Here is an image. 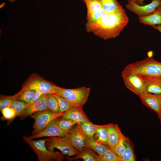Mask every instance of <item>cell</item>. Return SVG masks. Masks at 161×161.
<instances>
[{"label":"cell","mask_w":161,"mask_h":161,"mask_svg":"<svg viewBox=\"0 0 161 161\" xmlns=\"http://www.w3.org/2000/svg\"><path fill=\"white\" fill-rule=\"evenodd\" d=\"M76 121L71 119H66L59 118L58 124L59 127L62 130L68 132L73 127L77 124Z\"/></svg>","instance_id":"cell-26"},{"label":"cell","mask_w":161,"mask_h":161,"mask_svg":"<svg viewBox=\"0 0 161 161\" xmlns=\"http://www.w3.org/2000/svg\"><path fill=\"white\" fill-rule=\"evenodd\" d=\"M65 137L75 148L80 152L85 147V135L78 123L68 132Z\"/></svg>","instance_id":"cell-10"},{"label":"cell","mask_w":161,"mask_h":161,"mask_svg":"<svg viewBox=\"0 0 161 161\" xmlns=\"http://www.w3.org/2000/svg\"><path fill=\"white\" fill-rule=\"evenodd\" d=\"M132 0L135 3H136L137 1V0Z\"/></svg>","instance_id":"cell-41"},{"label":"cell","mask_w":161,"mask_h":161,"mask_svg":"<svg viewBox=\"0 0 161 161\" xmlns=\"http://www.w3.org/2000/svg\"><path fill=\"white\" fill-rule=\"evenodd\" d=\"M57 99L61 113L67 111L72 106L69 102L66 99L54 94Z\"/></svg>","instance_id":"cell-32"},{"label":"cell","mask_w":161,"mask_h":161,"mask_svg":"<svg viewBox=\"0 0 161 161\" xmlns=\"http://www.w3.org/2000/svg\"><path fill=\"white\" fill-rule=\"evenodd\" d=\"M131 73L141 76L161 78V63L149 56L144 60L127 65L122 72L121 76Z\"/></svg>","instance_id":"cell-2"},{"label":"cell","mask_w":161,"mask_h":161,"mask_svg":"<svg viewBox=\"0 0 161 161\" xmlns=\"http://www.w3.org/2000/svg\"><path fill=\"white\" fill-rule=\"evenodd\" d=\"M109 137L108 146L114 151L122 134L118 125L110 123L109 128Z\"/></svg>","instance_id":"cell-15"},{"label":"cell","mask_w":161,"mask_h":161,"mask_svg":"<svg viewBox=\"0 0 161 161\" xmlns=\"http://www.w3.org/2000/svg\"><path fill=\"white\" fill-rule=\"evenodd\" d=\"M144 0H137L136 3L137 4L140 5H143V1Z\"/></svg>","instance_id":"cell-36"},{"label":"cell","mask_w":161,"mask_h":161,"mask_svg":"<svg viewBox=\"0 0 161 161\" xmlns=\"http://www.w3.org/2000/svg\"><path fill=\"white\" fill-rule=\"evenodd\" d=\"M142 103L160 115L161 113V94L147 93L139 97Z\"/></svg>","instance_id":"cell-13"},{"label":"cell","mask_w":161,"mask_h":161,"mask_svg":"<svg viewBox=\"0 0 161 161\" xmlns=\"http://www.w3.org/2000/svg\"><path fill=\"white\" fill-rule=\"evenodd\" d=\"M90 92V88L84 86L73 89L58 86V92L55 94L66 99L71 106L82 107L88 100Z\"/></svg>","instance_id":"cell-5"},{"label":"cell","mask_w":161,"mask_h":161,"mask_svg":"<svg viewBox=\"0 0 161 161\" xmlns=\"http://www.w3.org/2000/svg\"><path fill=\"white\" fill-rule=\"evenodd\" d=\"M1 112L2 115L1 120H11L17 117L15 111L10 107L5 108Z\"/></svg>","instance_id":"cell-33"},{"label":"cell","mask_w":161,"mask_h":161,"mask_svg":"<svg viewBox=\"0 0 161 161\" xmlns=\"http://www.w3.org/2000/svg\"><path fill=\"white\" fill-rule=\"evenodd\" d=\"M47 148L53 151L55 148L61 151L64 155L69 156H76L80 153L75 148L65 137L59 136L49 137L46 138L45 143Z\"/></svg>","instance_id":"cell-7"},{"label":"cell","mask_w":161,"mask_h":161,"mask_svg":"<svg viewBox=\"0 0 161 161\" xmlns=\"http://www.w3.org/2000/svg\"><path fill=\"white\" fill-rule=\"evenodd\" d=\"M86 4L87 14L98 10L102 8V5L98 0H83Z\"/></svg>","instance_id":"cell-27"},{"label":"cell","mask_w":161,"mask_h":161,"mask_svg":"<svg viewBox=\"0 0 161 161\" xmlns=\"http://www.w3.org/2000/svg\"><path fill=\"white\" fill-rule=\"evenodd\" d=\"M9 2H13L14 1H15L16 0H8Z\"/></svg>","instance_id":"cell-39"},{"label":"cell","mask_w":161,"mask_h":161,"mask_svg":"<svg viewBox=\"0 0 161 161\" xmlns=\"http://www.w3.org/2000/svg\"><path fill=\"white\" fill-rule=\"evenodd\" d=\"M23 139L32 148L36 154L39 161H62L64 156L62 153L52 151L46 147V138L34 140L29 137L24 135Z\"/></svg>","instance_id":"cell-3"},{"label":"cell","mask_w":161,"mask_h":161,"mask_svg":"<svg viewBox=\"0 0 161 161\" xmlns=\"http://www.w3.org/2000/svg\"><path fill=\"white\" fill-rule=\"evenodd\" d=\"M34 90H20L18 92L19 95L17 100L24 101L28 103L32 99L35 93Z\"/></svg>","instance_id":"cell-28"},{"label":"cell","mask_w":161,"mask_h":161,"mask_svg":"<svg viewBox=\"0 0 161 161\" xmlns=\"http://www.w3.org/2000/svg\"><path fill=\"white\" fill-rule=\"evenodd\" d=\"M140 23L153 27L156 25H161V7L158 6L152 14L146 16L139 17Z\"/></svg>","instance_id":"cell-17"},{"label":"cell","mask_w":161,"mask_h":161,"mask_svg":"<svg viewBox=\"0 0 161 161\" xmlns=\"http://www.w3.org/2000/svg\"><path fill=\"white\" fill-rule=\"evenodd\" d=\"M127 138L122 134L120 139L114 150L117 155L121 159L125 151L124 142Z\"/></svg>","instance_id":"cell-31"},{"label":"cell","mask_w":161,"mask_h":161,"mask_svg":"<svg viewBox=\"0 0 161 161\" xmlns=\"http://www.w3.org/2000/svg\"><path fill=\"white\" fill-rule=\"evenodd\" d=\"M78 159H83L84 161H100V157L95 151L91 148L85 147L80 154L73 158H68L70 160H76Z\"/></svg>","instance_id":"cell-19"},{"label":"cell","mask_w":161,"mask_h":161,"mask_svg":"<svg viewBox=\"0 0 161 161\" xmlns=\"http://www.w3.org/2000/svg\"><path fill=\"white\" fill-rule=\"evenodd\" d=\"M64 114L55 113L48 109L37 112L30 116L34 120L32 135L36 134L42 131L51 122L61 117Z\"/></svg>","instance_id":"cell-6"},{"label":"cell","mask_w":161,"mask_h":161,"mask_svg":"<svg viewBox=\"0 0 161 161\" xmlns=\"http://www.w3.org/2000/svg\"><path fill=\"white\" fill-rule=\"evenodd\" d=\"M59 118H56L51 122L42 131L39 133L31 135L29 137L32 140L44 137L59 136L65 137L68 132L61 129L58 124Z\"/></svg>","instance_id":"cell-11"},{"label":"cell","mask_w":161,"mask_h":161,"mask_svg":"<svg viewBox=\"0 0 161 161\" xmlns=\"http://www.w3.org/2000/svg\"><path fill=\"white\" fill-rule=\"evenodd\" d=\"M160 6L161 7V5H160Z\"/></svg>","instance_id":"cell-42"},{"label":"cell","mask_w":161,"mask_h":161,"mask_svg":"<svg viewBox=\"0 0 161 161\" xmlns=\"http://www.w3.org/2000/svg\"><path fill=\"white\" fill-rule=\"evenodd\" d=\"M159 118H160V120L161 123V113L160 115L159 116ZM160 160L161 161V159Z\"/></svg>","instance_id":"cell-40"},{"label":"cell","mask_w":161,"mask_h":161,"mask_svg":"<svg viewBox=\"0 0 161 161\" xmlns=\"http://www.w3.org/2000/svg\"><path fill=\"white\" fill-rule=\"evenodd\" d=\"M100 161H122L116 154L115 151L110 148L100 158Z\"/></svg>","instance_id":"cell-30"},{"label":"cell","mask_w":161,"mask_h":161,"mask_svg":"<svg viewBox=\"0 0 161 161\" xmlns=\"http://www.w3.org/2000/svg\"><path fill=\"white\" fill-rule=\"evenodd\" d=\"M122 77L126 87L139 97L148 93L145 82L139 75L131 73Z\"/></svg>","instance_id":"cell-8"},{"label":"cell","mask_w":161,"mask_h":161,"mask_svg":"<svg viewBox=\"0 0 161 161\" xmlns=\"http://www.w3.org/2000/svg\"><path fill=\"white\" fill-rule=\"evenodd\" d=\"M5 4V3H3L1 4L0 5V8H2L4 6Z\"/></svg>","instance_id":"cell-38"},{"label":"cell","mask_w":161,"mask_h":161,"mask_svg":"<svg viewBox=\"0 0 161 161\" xmlns=\"http://www.w3.org/2000/svg\"><path fill=\"white\" fill-rule=\"evenodd\" d=\"M58 86L53 83L47 81L36 73L31 74L24 83L22 90H38L44 94H56Z\"/></svg>","instance_id":"cell-4"},{"label":"cell","mask_w":161,"mask_h":161,"mask_svg":"<svg viewBox=\"0 0 161 161\" xmlns=\"http://www.w3.org/2000/svg\"><path fill=\"white\" fill-rule=\"evenodd\" d=\"M84 142L85 147H89L94 150L100 158L109 148L106 145L97 143L95 140L91 139L86 136Z\"/></svg>","instance_id":"cell-20"},{"label":"cell","mask_w":161,"mask_h":161,"mask_svg":"<svg viewBox=\"0 0 161 161\" xmlns=\"http://www.w3.org/2000/svg\"><path fill=\"white\" fill-rule=\"evenodd\" d=\"M125 149L123 155L122 161H134L135 160V157L133 148L131 142L127 138L124 142Z\"/></svg>","instance_id":"cell-24"},{"label":"cell","mask_w":161,"mask_h":161,"mask_svg":"<svg viewBox=\"0 0 161 161\" xmlns=\"http://www.w3.org/2000/svg\"><path fill=\"white\" fill-rule=\"evenodd\" d=\"M98 0L101 3L105 12L107 13L113 12L122 7L117 0Z\"/></svg>","instance_id":"cell-22"},{"label":"cell","mask_w":161,"mask_h":161,"mask_svg":"<svg viewBox=\"0 0 161 161\" xmlns=\"http://www.w3.org/2000/svg\"><path fill=\"white\" fill-rule=\"evenodd\" d=\"M49 109L48 106L47 94H43L39 100L27 108L18 116L24 120L29 116L39 112Z\"/></svg>","instance_id":"cell-12"},{"label":"cell","mask_w":161,"mask_h":161,"mask_svg":"<svg viewBox=\"0 0 161 161\" xmlns=\"http://www.w3.org/2000/svg\"><path fill=\"white\" fill-rule=\"evenodd\" d=\"M19 95V92L13 95H1L0 96V110L5 108L10 107L12 104L18 100Z\"/></svg>","instance_id":"cell-23"},{"label":"cell","mask_w":161,"mask_h":161,"mask_svg":"<svg viewBox=\"0 0 161 161\" xmlns=\"http://www.w3.org/2000/svg\"><path fill=\"white\" fill-rule=\"evenodd\" d=\"M43 94L39 91L35 90L34 95L32 99L28 104L29 105H32L37 102L39 100Z\"/></svg>","instance_id":"cell-35"},{"label":"cell","mask_w":161,"mask_h":161,"mask_svg":"<svg viewBox=\"0 0 161 161\" xmlns=\"http://www.w3.org/2000/svg\"><path fill=\"white\" fill-rule=\"evenodd\" d=\"M110 123L102 125H96L95 140L97 143L108 146L109 141V128Z\"/></svg>","instance_id":"cell-18"},{"label":"cell","mask_w":161,"mask_h":161,"mask_svg":"<svg viewBox=\"0 0 161 161\" xmlns=\"http://www.w3.org/2000/svg\"><path fill=\"white\" fill-rule=\"evenodd\" d=\"M128 21V18L122 7L112 13H105L95 22L86 23V28L88 32H92L107 40L119 35Z\"/></svg>","instance_id":"cell-1"},{"label":"cell","mask_w":161,"mask_h":161,"mask_svg":"<svg viewBox=\"0 0 161 161\" xmlns=\"http://www.w3.org/2000/svg\"><path fill=\"white\" fill-rule=\"evenodd\" d=\"M161 4V0H152L149 4L140 5L132 0H128L126 7L129 11L136 14L139 17L148 16L153 13Z\"/></svg>","instance_id":"cell-9"},{"label":"cell","mask_w":161,"mask_h":161,"mask_svg":"<svg viewBox=\"0 0 161 161\" xmlns=\"http://www.w3.org/2000/svg\"><path fill=\"white\" fill-rule=\"evenodd\" d=\"M48 109L52 112L56 114L61 113L58 102L54 94H47Z\"/></svg>","instance_id":"cell-25"},{"label":"cell","mask_w":161,"mask_h":161,"mask_svg":"<svg viewBox=\"0 0 161 161\" xmlns=\"http://www.w3.org/2000/svg\"><path fill=\"white\" fill-rule=\"evenodd\" d=\"M78 124L86 136L95 140L94 136L96 132V124L93 123L89 120Z\"/></svg>","instance_id":"cell-21"},{"label":"cell","mask_w":161,"mask_h":161,"mask_svg":"<svg viewBox=\"0 0 161 161\" xmlns=\"http://www.w3.org/2000/svg\"><path fill=\"white\" fill-rule=\"evenodd\" d=\"M30 105L24 101L17 100L12 104L10 108L15 111L18 116Z\"/></svg>","instance_id":"cell-29"},{"label":"cell","mask_w":161,"mask_h":161,"mask_svg":"<svg viewBox=\"0 0 161 161\" xmlns=\"http://www.w3.org/2000/svg\"><path fill=\"white\" fill-rule=\"evenodd\" d=\"M153 27L159 31L161 33V26L158 25L157 26H154Z\"/></svg>","instance_id":"cell-37"},{"label":"cell","mask_w":161,"mask_h":161,"mask_svg":"<svg viewBox=\"0 0 161 161\" xmlns=\"http://www.w3.org/2000/svg\"><path fill=\"white\" fill-rule=\"evenodd\" d=\"M141 76L145 82L148 93L161 94V78Z\"/></svg>","instance_id":"cell-16"},{"label":"cell","mask_w":161,"mask_h":161,"mask_svg":"<svg viewBox=\"0 0 161 161\" xmlns=\"http://www.w3.org/2000/svg\"><path fill=\"white\" fill-rule=\"evenodd\" d=\"M105 13L102 8L98 10L87 14L86 23H92L96 21L100 18Z\"/></svg>","instance_id":"cell-34"},{"label":"cell","mask_w":161,"mask_h":161,"mask_svg":"<svg viewBox=\"0 0 161 161\" xmlns=\"http://www.w3.org/2000/svg\"><path fill=\"white\" fill-rule=\"evenodd\" d=\"M61 118L66 119H71L79 123L89 120L83 111L82 107L72 106L66 111L64 112Z\"/></svg>","instance_id":"cell-14"}]
</instances>
